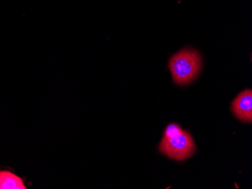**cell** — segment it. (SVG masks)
Instances as JSON below:
<instances>
[{
  "label": "cell",
  "mask_w": 252,
  "mask_h": 189,
  "mask_svg": "<svg viewBox=\"0 0 252 189\" xmlns=\"http://www.w3.org/2000/svg\"><path fill=\"white\" fill-rule=\"evenodd\" d=\"M168 66L174 81L184 85L193 81L200 73L202 57L196 50L184 49L170 59Z\"/></svg>",
  "instance_id": "obj_2"
},
{
  "label": "cell",
  "mask_w": 252,
  "mask_h": 189,
  "mask_svg": "<svg viewBox=\"0 0 252 189\" xmlns=\"http://www.w3.org/2000/svg\"><path fill=\"white\" fill-rule=\"evenodd\" d=\"M232 112L235 116L244 122L252 121V91L246 90L240 93L232 103Z\"/></svg>",
  "instance_id": "obj_3"
},
{
  "label": "cell",
  "mask_w": 252,
  "mask_h": 189,
  "mask_svg": "<svg viewBox=\"0 0 252 189\" xmlns=\"http://www.w3.org/2000/svg\"><path fill=\"white\" fill-rule=\"evenodd\" d=\"M161 153L175 161H185L196 152V145L191 135L177 124H170L164 131L159 144Z\"/></svg>",
  "instance_id": "obj_1"
},
{
  "label": "cell",
  "mask_w": 252,
  "mask_h": 189,
  "mask_svg": "<svg viewBox=\"0 0 252 189\" xmlns=\"http://www.w3.org/2000/svg\"><path fill=\"white\" fill-rule=\"evenodd\" d=\"M0 189H27L24 180L8 170H0Z\"/></svg>",
  "instance_id": "obj_4"
}]
</instances>
